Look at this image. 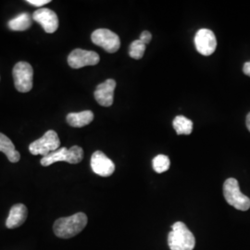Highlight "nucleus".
I'll return each instance as SVG.
<instances>
[{
  "mask_svg": "<svg viewBox=\"0 0 250 250\" xmlns=\"http://www.w3.org/2000/svg\"><path fill=\"white\" fill-rule=\"evenodd\" d=\"M87 222V216L83 212H78L70 217L60 218L54 223V233L63 239L72 238L85 228Z\"/></svg>",
  "mask_w": 250,
  "mask_h": 250,
  "instance_id": "f257e3e1",
  "label": "nucleus"
},
{
  "mask_svg": "<svg viewBox=\"0 0 250 250\" xmlns=\"http://www.w3.org/2000/svg\"><path fill=\"white\" fill-rule=\"evenodd\" d=\"M168 245L170 250H193L196 238L186 224L177 222L172 225L168 235Z\"/></svg>",
  "mask_w": 250,
  "mask_h": 250,
  "instance_id": "f03ea898",
  "label": "nucleus"
},
{
  "mask_svg": "<svg viewBox=\"0 0 250 250\" xmlns=\"http://www.w3.org/2000/svg\"><path fill=\"white\" fill-rule=\"evenodd\" d=\"M224 195L227 203L234 207L236 209L241 211L250 209V197L244 195L240 191L239 184L236 179L229 178L224 182Z\"/></svg>",
  "mask_w": 250,
  "mask_h": 250,
  "instance_id": "7ed1b4c3",
  "label": "nucleus"
},
{
  "mask_svg": "<svg viewBox=\"0 0 250 250\" xmlns=\"http://www.w3.org/2000/svg\"><path fill=\"white\" fill-rule=\"evenodd\" d=\"M83 159V150L79 146H73L71 148L61 147L56 151L51 152L49 155L43 157L41 160V165L47 167L55 162L65 161L71 164H77Z\"/></svg>",
  "mask_w": 250,
  "mask_h": 250,
  "instance_id": "20e7f679",
  "label": "nucleus"
},
{
  "mask_svg": "<svg viewBox=\"0 0 250 250\" xmlns=\"http://www.w3.org/2000/svg\"><path fill=\"white\" fill-rule=\"evenodd\" d=\"M60 146L61 140L59 135L53 130H49L41 138L30 144L29 150L33 155H42L45 157L51 152L58 150Z\"/></svg>",
  "mask_w": 250,
  "mask_h": 250,
  "instance_id": "39448f33",
  "label": "nucleus"
},
{
  "mask_svg": "<svg viewBox=\"0 0 250 250\" xmlns=\"http://www.w3.org/2000/svg\"><path fill=\"white\" fill-rule=\"evenodd\" d=\"M34 70L29 63L21 62L13 68V79L16 89L21 93H27L33 88Z\"/></svg>",
  "mask_w": 250,
  "mask_h": 250,
  "instance_id": "423d86ee",
  "label": "nucleus"
},
{
  "mask_svg": "<svg viewBox=\"0 0 250 250\" xmlns=\"http://www.w3.org/2000/svg\"><path fill=\"white\" fill-rule=\"evenodd\" d=\"M91 39L95 45L102 47L108 53H115L121 46L120 37L108 29H98L94 31Z\"/></svg>",
  "mask_w": 250,
  "mask_h": 250,
  "instance_id": "0eeeda50",
  "label": "nucleus"
},
{
  "mask_svg": "<svg viewBox=\"0 0 250 250\" xmlns=\"http://www.w3.org/2000/svg\"><path fill=\"white\" fill-rule=\"evenodd\" d=\"M195 45L198 53L203 56H210L217 47V39L214 33L209 29H200L195 36Z\"/></svg>",
  "mask_w": 250,
  "mask_h": 250,
  "instance_id": "6e6552de",
  "label": "nucleus"
},
{
  "mask_svg": "<svg viewBox=\"0 0 250 250\" xmlns=\"http://www.w3.org/2000/svg\"><path fill=\"white\" fill-rule=\"evenodd\" d=\"M99 54L95 51L74 49L68 57V63L72 69H80L85 66H94L99 62Z\"/></svg>",
  "mask_w": 250,
  "mask_h": 250,
  "instance_id": "1a4fd4ad",
  "label": "nucleus"
},
{
  "mask_svg": "<svg viewBox=\"0 0 250 250\" xmlns=\"http://www.w3.org/2000/svg\"><path fill=\"white\" fill-rule=\"evenodd\" d=\"M91 168L102 177L110 176L115 170V164L102 151H96L91 157Z\"/></svg>",
  "mask_w": 250,
  "mask_h": 250,
  "instance_id": "9d476101",
  "label": "nucleus"
},
{
  "mask_svg": "<svg viewBox=\"0 0 250 250\" xmlns=\"http://www.w3.org/2000/svg\"><path fill=\"white\" fill-rule=\"evenodd\" d=\"M33 19L43 27L47 34H53L59 28V18L51 9H37L33 14Z\"/></svg>",
  "mask_w": 250,
  "mask_h": 250,
  "instance_id": "9b49d317",
  "label": "nucleus"
},
{
  "mask_svg": "<svg viewBox=\"0 0 250 250\" xmlns=\"http://www.w3.org/2000/svg\"><path fill=\"white\" fill-rule=\"evenodd\" d=\"M115 87L116 82L113 79H107L98 85L94 96L99 105L103 107H110L113 104Z\"/></svg>",
  "mask_w": 250,
  "mask_h": 250,
  "instance_id": "f8f14e48",
  "label": "nucleus"
},
{
  "mask_svg": "<svg viewBox=\"0 0 250 250\" xmlns=\"http://www.w3.org/2000/svg\"><path fill=\"white\" fill-rule=\"evenodd\" d=\"M27 216L28 209L26 206L23 204H15L11 207L9 210V217L6 221V226L9 229L18 228L25 223Z\"/></svg>",
  "mask_w": 250,
  "mask_h": 250,
  "instance_id": "ddd939ff",
  "label": "nucleus"
},
{
  "mask_svg": "<svg viewBox=\"0 0 250 250\" xmlns=\"http://www.w3.org/2000/svg\"><path fill=\"white\" fill-rule=\"evenodd\" d=\"M94 120V113L91 110H83L81 112H72L67 115V123L72 127H83L88 125Z\"/></svg>",
  "mask_w": 250,
  "mask_h": 250,
  "instance_id": "4468645a",
  "label": "nucleus"
},
{
  "mask_svg": "<svg viewBox=\"0 0 250 250\" xmlns=\"http://www.w3.org/2000/svg\"><path fill=\"white\" fill-rule=\"evenodd\" d=\"M0 152H3L8 160L12 163H16L20 161L21 155L16 149L14 144L5 134L0 133Z\"/></svg>",
  "mask_w": 250,
  "mask_h": 250,
  "instance_id": "2eb2a0df",
  "label": "nucleus"
},
{
  "mask_svg": "<svg viewBox=\"0 0 250 250\" xmlns=\"http://www.w3.org/2000/svg\"><path fill=\"white\" fill-rule=\"evenodd\" d=\"M8 25L12 31H25L32 26V19L29 13L23 12L15 18L11 19L8 22Z\"/></svg>",
  "mask_w": 250,
  "mask_h": 250,
  "instance_id": "dca6fc26",
  "label": "nucleus"
},
{
  "mask_svg": "<svg viewBox=\"0 0 250 250\" xmlns=\"http://www.w3.org/2000/svg\"><path fill=\"white\" fill-rule=\"evenodd\" d=\"M173 127L176 131L177 134H191L193 131V122L188 119L187 117L179 116L175 117L173 120Z\"/></svg>",
  "mask_w": 250,
  "mask_h": 250,
  "instance_id": "f3484780",
  "label": "nucleus"
},
{
  "mask_svg": "<svg viewBox=\"0 0 250 250\" xmlns=\"http://www.w3.org/2000/svg\"><path fill=\"white\" fill-rule=\"evenodd\" d=\"M152 164H153V169L156 172L162 173L169 170L170 165V159L166 155L161 154L154 158Z\"/></svg>",
  "mask_w": 250,
  "mask_h": 250,
  "instance_id": "a211bd4d",
  "label": "nucleus"
},
{
  "mask_svg": "<svg viewBox=\"0 0 250 250\" xmlns=\"http://www.w3.org/2000/svg\"><path fill=\"white\" fill-rule=\"evenodd\" d=\"M145 51H146V45L143 44L140 40H134V42L130 45L129 55L134 60H140L143 58Z\"/></svg>",
  "mask_w": 250,
  "mask_h": 250,
  "instance_id": "6ab92c4d",
  "label": "nucleus"
},
{
  "mask_svg": "<svg viewBox=\"0 0 250 250\" xmlns=\"http://www.w3.org/2000/svg\"><path fill=\"white\" fill-rule=\"evenodd\" d=\"M151 39V34L149 32H147V31H144L143 33L140 35V39L139 40L145 45H147V44L150 43Z\"/></svg>",
  "mask_w": 250,
  "mask_h": 250,
  "instance_id": "aec40b11",
  "label": "nucleus"
},
{
  "mask_svg": "<svg viewBox=\"0 0 250 250\" xmlns=\"http://www.w3.org/2000/svg\"><path fill=\"white\" fill-rule=\"evenodd\" d=\"M27 3L36 7H42L45 4L50 3V0H27Z\"/></svg>",
  "mask_w": 250,
  "mask_h": 250,
  "instance_id": "412c9836",
  "label": "nucleus"
},
{
  "mask_svg": "<svg viewBox=\"0 0 250 250\" xmlns=\"http://www.w3.org/2000/svg\"><path fill=\"white\" fill-rule=\"evenodd\" d=\"M243 72L250 77V62H246L244 64V67H243Z\"/></svg>",
  "mask_w": 250,
  "mask_h": 250,
  "instance_id": "4be33fe9",
  "label": "nucleus"
},
{
  "mask_svg": "<svg viewBox=\"0 0 250 250\" xmlns=\"http://www.w3.org/2000/svg\"><path fill=\"white\" fill-rule=\"evenodd\" d=\"M247 127H248V129L250 132V112L247 116Z\"/></svg>",
  "mask_w": 250,
  "mask_h": 250,
  "instance_id": "5701e85b",
  "label": "nucleus"
}]
</instances>
